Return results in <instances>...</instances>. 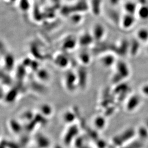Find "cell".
<instances>
[{
  "mask_svg": "<svg viewBox=\"0 0 148 148\" xmlns=\"http://www.w3.org/2000/svg\"><path fill=\"white\" fill-rule=\"evenodd\" d=\"M79 135V126L77 123L68 126V128L64 133L62 138L64 145L66 147H69L71 145L74 144L75 140Z\"/></svg>",
  "mask_w": 148,
  "mask_h": 148,
  "instance_id": "obj_1",
  "label": "cell"
},
{
  "mask_svg": "<svg viewBox=\"0 0 148 148\" xmlns=\"http://www.w3.org/2000/svg\"><path fill=\"white\" fill-rule=\"evenodd\" d=\"M63 82L64 87L69 93H74L79 87L77 74L73 71H69L65 73Z\"/></svg>",
  "mask_w": 148,
  "mask_h": 148,
  "instance_id": "obj_2",
  "label": "cell"
},
{
  "mask_svg": "<svg viewBox=\"0 0 148 148\" xmlns=\"http://www.w3.org/2000/svg\"><path fill=\"white\" fill-rule=\"evenodd\" d=\"M116 73L114 74L112 82L113 83H120L121 81L130 75V70L127 64L123 62H119L116 63Z\"/></svg>",
  "mask_w": 148,
  "mask_h": 148,
  "instance_id": "obj_3",
  "label": "cell"
},
{
  "mask_svg": "<svg viewBox=\"0 0 148 148\" xmlns=\"http://www.w3.org/2000/svg\"><path fill=\"white\" fill-rule=\"evenodd\" d=\"M134 134L135 132L134 130L132 128H129L120 134L114 136L112 139V143L115 146L118 147L119 148H122L125 143L133 137Z\"/></svg>",
  "mask_w": 148,
  "mask_h": 148,
  "instance_id": "obj_4",
  "label": "cell"
},
{
  "mask_svg": "<svg viewBox=\"0 0 148 148\" xmlns=\"http://www.w3.org/2000/svg\"><path fill=\"white\" fill-rule=\"evenodd\" d=\"M34 142L36 148H50L52 147L49 138L42 133H37L34 136Z\"/></svg>",
  "mask_w": 148,
  "mask_h": 148,
  "instance_id": "obj_5",
  "label": "cell"
},
{
  "mask_svg": "<svg viewBox=\"0 0 148 148\" xmlns=\"http://www.w3.org/2000/svg\"><path fill=\"white\" fill-rule=\"evenodd\" d=\"M91 34L95 41L98 42H101L104 39L106 34V27L100 23H95L92 27Z\"/></svg>",
  "mask_w": 148,
  "mask_h": 148,
  "instance_id": "obj_6",
  "label": "cell"
},
{
  "mask_svg": "<svg viewBox=\"0 0 148 148\" xmlns=\"http://www.w3.org/2000/svg\"><path fill=\"white\" fill-rule=\"evenodd\" d=\"M8 126L11 132L16 136L21 135L24 130V124L19 119H10L8 122Z\"/></svg>",
  "mask_w": 148,
  "mask_h": 148,
  "instance_id": "obj_7",
  "label": "cell"
},
{
  "mask_svg": "<svg viewBox=\"0 0 148 148\" xmlns=\"http://www.w3.org/2000/svg\"><path fill=\"white\" fill-rule=\"evenodd\" d=\"M99 62L103 67L106 68H109L116 63V57L115 54H114L113 53H104L99 57Z\"/></svg>",
  "mask_w": 148,
  "mask_h": 148,
  "instance_id": "obj_8",
  "label": "cell"
},
{
  "mask_svg": "<svg viewBox=\"0 0 148 148\" xmlns=\"http://www.w3.org/2000/svg\"><path fill=\"white\" fill-rule=\"evenodd\" d=\"M77 115L75 111L72 110H67L64 112L62 116V120L68 126L76 123Z\"/></svg>",
  "mask_w": 148,
  "mask_h": 148,
  "instance_id": "obj_9",
  "label": "cell"
},
{
  "mask_svg": "<svg viewBox=\"0 0 148 148\" xmlns=\"http://www.w3.org/2000/svg\"><path fill=\"white\" fill-rule=\"evenodd\" d=\"M95 41L91 32H84L78 38V43L82 48H87Z\"/></svg>",
  "mask_w": 148,
  "mask_h": 148,
  "instance_id": "obj_10",
  "label": "cell"
},
{
  "mask_svg": "<svg viewBox=\"0 0 148 148\" xmlns=\"http://www.w3.org/2000/svg\"><path fill=\"white\" fill-rule=\"evenodd\" d=\"M93 125L97 132L102 131L106 126V119L105 115H98L93 120Z\"/></svg>",
  "mask_w": 148,
  "mask_h": 148,
  "instance_id": "obj_11",
  "label": "cell"
},
{
  "mask_svg": "<svg viewBox=\"0 0 148 148\" xmlns=\"http://www.w3.org/2000/svg\"><path fill=\"white\" fill-rule=\"evenodd\" d=\"M38 112L43 116L48 119L53 115L54 109L53 106L48 103L41 104L38 107Z\"/></svg>",
  "mask_w": 148,
  "mask_h": 148,
  "instance_id": "obj_12",
  "label": "cell"
},
{
  "mask_svg": "<svg viewBox=\"0 0 148 148\" xmlns=\"http://www.w3.org/2000/svg\"><path fill=\"white\" fill-rule=\"evenodd\" d=\"M78 79L79 88L81 90H84L87 87L88 82V73L86 69H79V71L76 73Z\"/></svg>",
  "mask_w": 148,
  "mask_h": 148,
  "instance_id": "obj_13",
  "label": "cell"
},
{
  "mask_svg": "<svg viewBox=\"0 0 148 148\" xmlns=\"http://www.w3.org/2000/svg\"><path fill=\"white\" fill-rule=\"evenodd\" d=\"M90 10L94 16H99L102 10V0H88Z\"/></svg>",
  "mask_w": 148,
  "mask_h": 148,
  "instance_id": "obj_14",
  "label": "cell"
},
{
  "mask_svg": "<svg viewBox=\"0 0 148 148\" xmlns=\"http://www.w3.org/2000/svg\"><path fill=\"white\" fill-rule=\"evenodd\" d=\"M54 63L59 68L65 69L68 66L69 59L63 54H58L54 58Z\"/></svg>",
  "mask_w": 148,
  "mask_h": 148,
  "instance_id": "obj_15",
  "label": "cell"
},
{
  "mask_svg": "<svg viewBox=\"0 0 148 148\" xmlns=\"http://www.w3.org/2000/svg\"><path fill=\"white\" fill-rule=\"evenodd\" d=\"M135 22V18L133 14H126L122 18L120 21L122 28L124 29H128L133 26Z\"/></svg>",
  "mask_w": 148,
  "mask_h": 148,
  "instance_id": "obj_16",
  "label": "cell"
},
{
  "mask_svg": "<svg viewBox=\"0 0 148 148\" xmlns=\"http://www.w3.org/2000/svg\"><path fill=\"white\" fill-rule=\"evenodd\" d=\"M36 115V113L30 110H25L21 112L19 119L23 124L27 123L34 120Z\"/></svg>",
  "mask_w": 148,
  "mask_h": 148,
  "instance_id": "obj_17",
  "label": "cell"
},
{
  "mask_svg": "<svg viewBox=\"0 0 148 148\" xmlns=\"http://www.w3.org/2000/svg\"><path fill=\"white\" fill-rule=\"evenodd\" d=\"M77 45H79L78 43V39H76L74 37H70L69 38H66V40L64 41L63 43L62 47L65 49L66 51L68 50H72L77 46Z\"/></svg>",
  "mask_w": 148,
  "mask_h": 148,
  "instance_id": "obj_18",
  "label": "cell"
},
{
  "mask_svg": "<svg viewBox=\"0 0 148 148\" xmlns=\"http://www.w3.org/2000/svg\"><path fill=\"white\" fill-rule=\"evenodd\" d=\"M140 103V99L137 95H133L128 101L126 109L128 111H132L137 107Z\"/></svg>",
  "mask_w": 148,
  "mask_h": 148,
  "instance_id": "obj_19",
  "label": "cell"
},
{
  "mask_svg": "<svg viewBox=\"0 0 148 148\" xmlns=\"http://www.w3.org/2000/svg\"><path fill=\"white\" fill-rule=\"evenodd\" d=\"M78 58L83 65H87L91 62V56L87 51H81L79 54Z\"/></svg>",
  "mask_w": 148,
  "mask_h": 148,
  "instance_id": "obj_20",
  "label": "cell"
},
{
  "mask_svg": "<svg viewBox=\"0 0 148 148\" xmlns=\"http://www.w3.org/2000/svg\"><path fill=\"white\" fill-rule=\"evenodd\" d=\"M137 37L141 42L148 41V29L147 28H140L137 32Z\"/></svg>",
  "mask_w": 148,
  "mask_h": 148,
  "instance_id": "obj_21",
  "label": "cell"
},
{
  "mask_svg": "<svg viewBox=\"0 0 148 148\" xmlns=\"http://www.w3.org/2000/svg\"><path fill=\"white\" fill-rule=\"evenodd\" d=\"M37 77L41 81L46 82L49 79V75L46 70L45 69H41L37 74Z\"/></svg>",
  "mask_w": 148,
  "mask_h": 148,
  "instance_id": "obj_22",
  "label": "cell"
},
{
  "mask_svg": "<svg viewBox=\"0 0 148 148\" xmlns=\"http://www.w3.org/2000/svg\"><path fill=\"white\" fill-rule=\"evenodd\" d=\"M70 18V21L74 24H77L81 23L82 19V16L80 13H75V14L71 15Z\"/></svg>",
  "mask_w": 148,
  "mask_h": 148,
  "instance_id": "obj_23",
  "label": "cell"
},
{
  "mask_svg": "<svg viewBox=\"0 0 148 148\" xmlns=\"http://www.w3.org/2000/svg\"><path fill=\"white\" fill-rule=\"evenodd\" d=\"M138 15L143 19L148 18V7H142L138 11Z\"/></svg>",
  "mask_w": 148,
  "mask_h": 148,
  "instance_id": "obj_24",
  "label": "cell"
},
{
  "mask_svg": "<svg viewBox=\"0 0 148 148\" xmlns=\"http://www.w3.org/2000/svg\"><path fill=\"white\" fill-rule=\"evenodd\" d=\"M139 47V43L137 41H134V42L132 43V44L131 45H130V52L132 54L133 56L135 55L136 54H137L138 51V49Z\"/></svg>",
  "mask_w": 148,
  "mask_h": 148,
  "instance_id": "obj_25",
  "label": "cell"
},
{
  "mask_svg": "<svg viewBox=\"0 0 148 148\" xmlns=\"http://www.w3.org/2000/svg\"><path fill=\"white\" fill-rule=\"evenodd\" d=\"M125 9L128 14H133L136 10V5L131 2H128L125 5Z\"/></svg>",
  "mask_w": 148,
  "mask_h": 148,
  "instance_id": "obj_26",
  "label": "cell"
},
{
  "mask_svg": "<svg viewBox=\"0 0 148 148\" xmlns=\"http://www.w3.org/2000/svg\"><path fill=\"white\" fill-rule=\"evenodd\" d=\"M142 146H143L142 143L139 142H134L131 144L125 146V147H122L120 148H141L142 147Z\"/></svg>",
  "mask_w": 148,
  "mask_h": 148,
  "instance_id": "obj_27",
  "label": "cell"
},
{
  "mask_svg": "<svg viewBox=\"0 0 148 148\" xmlns=\"http://www.w3.org/2000/svg\"><path fill=\"white\" fill-rule=\"evenodd\" d=\"M6 147L7 148H21L19 143L7 140H6Z\"/></svg>",
  "mask_w": 148,
  "mask_h": 148,
  "instance_id": "obj_28",
  "label": "cell"
},
{
  "mask_svg": "<svg viewBox=\"0 0 148 148\" xmlns=\"http://www.w3.org/2000/svg\"><path fill=\"white\" fill-rule=\"evenodd\" d=\"M96 142V146L98 148H106V143L105 141L102 139H98V138L95 139Z\"/></svg>",
  "mask_w": 148,
  "mask_h": 148,
  "instance_id": "obj_29",
  "label": "cell"
},
{
  "mask_svg": "<svg viewBox=\"0 0 148 148\" xmlns=\"http://www.w3.org/2000/svg\"><path fill=\"white\" fill-rule=\"evenodd\" d=\"M139 134L141 137L147 138L148 137V131L145 128H143V127L140 128L139 130Z\"/></svg>",
  "mask_w": 148,
  "mask_h": 148,
  "instance_id": "obj_30",
  "label": "cell"
},
{
  "mask_svg": "<svg viewBox=\"0 0 148 148\" xmlns=\"http://www.w3.org/2000/svg\"><path fill=\"white\" fill-rule=\"evenodd\" d=\"M143 92L144 94L148 95V85L145 86L143 87Z\"/></svg>",
  "mask_w": 148,
  "mask_h": 148,
  "instance_id": "obj_31",
  "label": "cell"
},
{
  "mask_svg": "<svg viewBox=\"0 0 148 148\" xmlns=\"http://www.w3.org/2000/svg\"><path fill=\"white\" fill-rule=\"evenodd\" d=\"M52 148H64L63 147L59 144H56L54 145H52Z\"/></svg>",
  "mask_w": 148,
  "mask_h": 148,
  "instance_id": "obj_32",
  "label": "cell"
},
{
  "mask_svg": "<svg viewBox=\"0 0 148 148\" xmlns=\"http://www.w3.org/2000/svg\"><path fill=\"white\" fill-rule=\"evenodd\" d=\"M147 126L148 127V120H147Z\"/></svg>",
  "mask_w": 148,
  "mask_h": 148,
  "instance_id": "obj_33",
  "label": "cell"
}]
</instances>
